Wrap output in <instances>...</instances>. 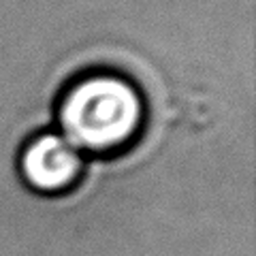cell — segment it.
<instances>
[{"label":"cell","instance_id":"cell-1","mask_svg":"<svg viewBox=\"0 0 256 256\" xmlns=\"http://www.w3.org/2000/svg\"><path fill=\"white\" fill-rule=\"evenodd\" d=\"M146 105L128 79L96 73L79 79L58 105L60 134L82 154H111L126 148L143 124Z\"/></svg>","mask_w":256,"mask_h":256},{"label":"cell","instance_id":"cell-2","mask_svg":"<svg viewBox=\"0 0 256 256\" xmlns=\"http://www.w3.org/2000/svg\"><path fill=\"white\" fill-rule=\"evenodd\" d=\"M84 171V154L60 132L34 137L20 156V173L30 188L56 194L70 188Z\"/></svg>","mask_w":256,"mask_h":256}]
</instances>
